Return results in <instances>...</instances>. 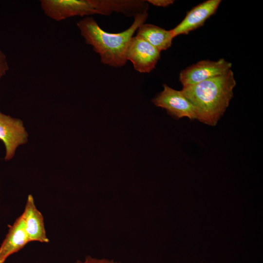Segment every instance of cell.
Here are the masks:
<instances>
[{
  "label": "cell",
  "instance_id": "4",
  "mask_svg": "<svg viewBox=\"0 0 263 263\" xmlns=\"http://www.w3.org/2000/svg\"><path fill=\"white\" fill-rule=\"evenodd\" d=\"M160 58V52L142 38L135 36L131 39L126 52L127 61L141 73H148L155 68Z\"/></svg>",
  "mask_w": 263,
  "mask_h": 263
},
{
  "label": "cell",
  "instance_id": "13",
  "mask_svg": "<svg viewBox=\"0 0 263 263\" xmlns=\"http://www.w3.org/2000/svg\"><path fill=\"white\" fill-rule=\"evenodd\" d=\"M9 69L6 56L0 50V79L6 74Z\"/></svg>",
  "mask_w": 263,
  "mask_h": 263
},
{
  "label": "cell",
  "instance_id": "11",
  "mask_svg": "<svg viewBox=\"0 0 263 263\" xmlns=\"http://www.w3.org/2000/svg\"><path fill=\"white\" fill-rule=\"evenodd\" d=\"M136 36L145 39L160 52L170 48L174 38L170 30H167L158 26L145 23L138 28Z\"/></svg>",
  "mask_w": 263,
  "mask_h": 263
},
{
  "label": "cell",
  "instance_id": "6",
  "mask_svg": "<svg viewBox=\"0 0 263 263\" xmlns=\"http://www.w3.org/2000/svg\"><path fill=\"white\" fill-rule=\"evenodd\" d=\"M231 63L224 58L201 60L183 70L179 80L183 87H187L223 75L231 70Z\"/></svg>",
  "mask_w": 263,
  "mask_h": 263
},
{
  "label": "cell",
  "instance_id": "12",
  "mask_svg": "<svg viewBox=\"0 0 263 263\" xmlns=\"http://www.w3.org/2000/svg\"><path fill=\"white\" fill-rule=\"evenodd\" d=\"M75 263H121L120 262L109 260L106 259H97L90 256H87L84 261H77Z\"/></svg>",
  "mask_w": 263,
  "mask_h": 263
},
{
  "label": "cell",
  "instance_id": "7",
  "mask_svg": "<svg viewBox=\"0 0 263 263\" xmlns=\"http://www.w3.org/2000/svg\"><path fill=\"white\" fill-rule=\"evenodd\" d=\"M28 134L22 120L0 111V140L5 148L4 159L11 160L17 148L28 142Z\"/></svg>",
  "mask_w": 263,
  "mask_h": 263
},
{
  "label": "cell",
  "instance_id": "8",
  "mask_svg": "<svg viewBox=\"0 0 263 263\" xmlns=\"http://www.w3.org/2000/svg\"><path fill=\"white\" fill-rule=\"evenodd\" d=\"M221 0H207L188 12L184 19L170 30L175 37L186 35L203 25L205 21L216 12Z\"/></svg>",
  "mask_w": 263,
  "mask_h": 263
},
{
  "label": "cell",
  "instance_id": "3",
  "mask_svg": "<svg viewBox=\"0 0 263 263\" xmlns=\"http://www.w3.org/2000/svg\"><path fill=\"white\" fill-rule=\"evenodd\" d=\"M40 3L44 14L56 21L77 16L110 15L114 12L127 16L132 10L129 0H41Z\"/></svg>",
  "mask_w": 263,
  "mask_h": 263
},
{
  "label": "cell",
  "instance_id": "1",
  "mask_svg": "<svg viewBox=\"0 0 263 263\" xmlns=\"http://www.w3.org/2000/svg\"><path fill=\"white\" fill-rule=\"evenodd\" d=\"M236 85L233 72H227L194 85L181 91L195 108L197 119L215 126L228 108Z\"/></svg>",
  "mask_w": 263,
  "mask_h": 263
},
{
  "label": "cell",
  "instance_id": "14",
  "mask_svg": "<svg viewBox=\"0 0 263 263\" xmlns=\"http://www.w3.org/2000/svg\"><path fill=\"white\" fill-rule=\"evenodd\" d=\"M146 1L154 6L162 7H168L174 2L173 0H147Z\"/></svg>",
  "mask_w": 263,
  "mask_h": 263
},
{
  "label": "cell",
  "instance_id": "10",
  "mask_svg": "<svg viewBox=\"0 0 263 263\" xmlns=\"http://www.w3.org/2000/svg\"><path fill=\"white\" fill-rule=\"evenodd\" d=\"M22 215L29 242H49L46 236L43 217L36 207L34 198L31 194L27 197Z\"/></svg>",
  "mask_w": 263,
  "mask_h": 263
},
{
  "label": "cell",
  "instance_id": "2",
  "mask_svg": "<svg viewBox=\"0 0 263 263\" xmlns=\"http://www.w3.org/2000/svg\"><path fill=\"white\" fill-rule=\"evenodd\" d=\"M148 13L136 14L131 25L117 33H111L101 29L93 17H86L77 22L81 36L86 43L99 54L101 62L113 67L124 66L129 43L138 28L144 23Z\"/></svg>",
  "mask_w": 263,
  "mask_h": 263
},
{
  "label": "cell",
  "instance_id": "9",
  "mask_svg": "<svg viewBox=\"0 0 263 263\" xmlns=\"http://www.w3.org/2000/svg\"><path fill=\"white\" fill-rule=\"evenodd\" d=\"M8 226V232L0 246V263H4L10 255L22 249L30 242L22 214Z\"/></svg>",
  "mask_w": 263,
  "mask_h": 263
},
{
  "label": "cell",
  "instance_id": "5",
  "mask_svg": "<svg viewBox=\"0 0 263 263\" xmlns=\"http://www.w3.org/2000/svg\"><path fill=\"white\" fill-rule=\"evenodd\" d=\"M163 88V90L152 99L154 105L165 109L175 118L186 117L197 119L194 107L181 91L174 90L165 84Z\"/></svg>",
  "mask_w": 263,
  "mask_h": 263
}]
</instances>
